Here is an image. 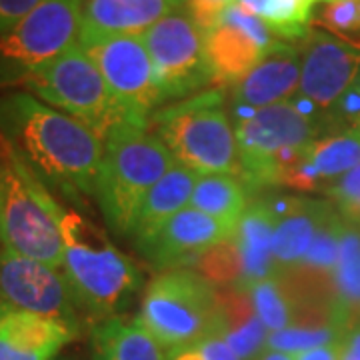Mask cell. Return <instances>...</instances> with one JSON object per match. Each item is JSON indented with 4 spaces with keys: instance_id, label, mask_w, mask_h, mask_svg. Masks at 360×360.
Masks as SVG:
<instances>
[{
    "instance_id": "40",
    "label": "cell",
    "mask_w": 360,
    "mask_h": 360,
    "mask_svg": "<svg viewBox=\"0 0 360 360\" xmlns=\"http://www.w3.org/2000/svg\"><path fill=\"white\" fill-rule=\"evenodd\" d=\"M354 86H356V89H359V92H360V72H359V77H356V80H354ZM360 129V127H359Z\"/></svg>"
},
{
    "instance_id": "20",
    "label": "cell",
    "mask_w": 360,
    "mask_h": 360,
    "mask_svg": "<svg viewBox=\"0 0 360 360\" xmlns=\"http://www.w3.org/2000/svg\"><path fill=\"white\" fill-rule=\"evenodd\" d=\"M274 226H276V214L272 212L266 198L255 200L246 206L234 234L243 262L238 288L245 292H250V288L260 281L274 276V257H272Z\"/></svg>"
},
{
    "instance_id": "14",
    "label": "cell",
    "mask_w": 360,
    "mask_h": 360,
    "mask_svg": "<svg viewBox=\"0 0 360 360\" xmlns=\"http://www.w3.org/2000/svg\"><path fill=\"white\" fill-rule=\"evenodd\" d=\"M326 122L302 112L295 101L272 104L234 122L238 146V170L252 167L283 148L319 141L328 132ZM238 174V172H236Z\"/></svg>"
},
{
    "instance_id": "29",
    "label": "cell",
    "mask_w": 360,
    "mask_h": 360,
    "mask_svg": "<svg viewBox=\"0 0 360 360\" xmlns=\"http://www.w3.org/2000/svg\"><path fill=\"white\" fill-rule=\"evenodd\" d=\"M258 319L269 333L284 330L295 321V298L278 276H270L250 288Z\"/></svg>"
},
{
    "instance_id": "23",
    "label": "cell",
    "mask_w": 360,
    "mask_h": 360,
    "mask_svg": "<svg viewBox=\"0 0 360 360\" xmlns=\"http://www.w3.org/2000/svg\"><path fill=\"white\" fill-rule=\"evenodd\" d=\"M92 360H167L162 347L139 319L110 316L92 328Z\"/></svg>"
},
{
    "instance_id": "31",
    "label": "cell",
    "mask_w": 360,
    "mask_h": 360,
    "mask_svg": "<svg viewBox=\"0 0 360 360\" xmlns=\"http://www.w3.org/2000/svg\"><path fill=\"white\" fill-rule=\"evenodd\" d=\"M314 22L336 37L360 32V0H333L322 6Z\"/></svg>"
},
{
    "instance_id": "7",
    "label": "cell",
    "mask_w": 360,
    "mask_h": 360,
    "mask_svg": "<svg viewBox=\"0 0 360 360\" xmlns=\"http://www.w3.org/2000/svg\"><path fill=\"white\" fill-rule=\"evenodd\" d=\"M20 82L32 96L77 118L104 142L118 124L127 122L103 72L80 44L26 75Z\"/></svg>"
},
{
    "instance_id": "19",
    "label": "cell",
    "mask_w": 360,
    "mask_h": 360,
    "mask_svg": "<svg viewBox=\"0 0 360 360\" xmlns=\"http://www.w3.org/2000/svg\"><path fill=\"white\" fill-rule=\"evenodd\" d=\"M300 86V51L278 42L269 56L236 84L234 115L236 122L272 104L284 103Z\"/></svg>"
},
{
    "instance_id": "11",
    "label": "cell",
    "mask_w": 360,
    "mask_h": 360,
    "mask_svg": "<svg viewBox=\"0 0 360 360\" xmlns=\"http://www.w3.org/2000/svg\"><path fill=\"white\" fill-rule=\"evenodd\" d=\"M0 307L49 316L77 328V300L65 272L0 245Z\"/></svg>"
},
{
    "instance_id": "12",
    "label": "cell",
    "mask_w": 360,
    "mask_h": 360,
    "mask_svg": "<svg viewBox=\"0 0 360 360\" xmlns=\"http://www.w3.org/2000/svg\"><path fill=\"white\" fill-rule=\"evenodd\" d=\"M278 42L262 20L234 2L205 30L206 60L212 78L224 84H240Z\"/></svg>"
},
{
    "instance_id": "10",
    "label": "cell",
    "mask_w": 360,
    "mask_h": 360,
    "mask_svg": "<svg viewBox=\"0 0 360 360\" xmlns=\"http://www.w3.org/2000/svg\"><path fill=\"white\" fill-rule=\"evenodd\" d=\"M103 72L124 120L148 129L150 112L160 104L155 66L142 34L115 37L82 46Z\"/></svg>"
},
{
    "instance_id": "9",
    "label": "cell",
    "mask_w": 360,
    "mask_h": 360,
    "mask_svg": "<svg viewBox=\"0 0 360 360\" xmlns=\"http://www.w3.org/2000/svg\"><path fill=\"white\" fill-rule=\"evenodd\" d=\"M80 30V0H42L11 32L0 37V63L14 68L22 80L77 46Z\"/></svg>"
},
{
    "instance_id": "32",
    "label": "cell",
    "mask_w": 360,
    "mask_h": 360,
    "mask_svg": "<svg viewBox=\"0 0 360 360\" xmlns=\"http://www.w3.org/2000/svg\"><path fill=\"white\" fill-rule=\"evenodd\" d=\"M326 193L330 194L342 219L360 224V165L328 184Z\"/></svg>"
},
{
    "instance_id": "34",
    "label": "cell",
    "mask_w": 360,
    "mask_h": 360,
    "mask_svg": "<svg viewBox=\"0 0 360 360\" xmlns=\"http://www.w3.org/2000/svg\"><path fill=\"white\" fill-rule=\"evenodd\" d=\"M231 4H234V0H186V11L196 25L208 30Z\"/></svg>"
},
{
    "instance_id": "26",
    "label": "cell",
    "mask_w": 360,
    "mask_h": 360,
    "mask_svg": "<svg viewBox=\"0 0 360 360\" xmlns=\"http://www.w3.org/2000/svg\"><path fill=\"white\" fill-rule=\"evenodd\" d=\"M335 290L338 307L348 324L360 322V224L348 222L342 232L340 255L335 270Z\"/></svg>"
},
{
    "instance_id": "6",
    "label": "cell",
    "mask_w": 360,
    "mask_h": 360,
    "mask_svg": "<svg viewBox=\"0 0 360 360\" xmlns=\"http://www.w3.org/2000/svg\"><path fill=\"white\" fill-rule=\"evenodd\" d=\"M136 319L162 348L188 347L217 335L219 292L198 272L167 270L148 284Z\"/></svg>"
},
{
    "instance_id": "18",
    "label": "cell",
    "mask_w": 360,
    "mask_h": 360,
    "mask_svg": "<svg viewBox=\"0 0 360 360\" xmlns=\"http://www.w3.org/2000/svg\"><path fill=\"white\" fill-rule=\"evenodd\" d=\"M266 202L276 214L272 257L274 276H281L300 264L333 205L304 196H269Z\"/></svg>"
},
{
    "instance_id": "8",
    "label": "cell",
    "mask_w": 360,
    "mask_h": 360,
    "mask_svg": "<svg viewBox=\"0 0 360 360\" xmlns=\"http://www.w3.org/2000/svg\"><path fill=\"white\" fill-rule=\"evenodd\" d=\"M142 37L153 58L160 103L184 98L214 80L206 60L205 30L188 11L168 14Z\"/></svg>"
},
{
    "instance_id": "30",
    "label": "cell",
    "mask_w": 360,
    "mask_h": 360,
    "mask_svg": "<svg viewBox=\"0 0 360 360\" xmlns=\"http://www.w3.org/2000/svg\"><path fill=\"white\" fill-rule=\"evenodd\" d=\"M196 272L205 276L214 288L238 286L240 274H243V262H240L236 238L232 236L231 240L208 250L205 257L196 262Z\"/></svg>"
},
{
    "instance_id": "24",
    "label": "cell",
    "mask_w": 360,
    "mask_h": 360,
    "mask_svg": "<svg viewBox=\"0 0 360 360\" xmlns=\"http://www.w3.org/2000/svg\"><path fill=\"white\" fill-rule=\"evenodd\" d=\"M246 188L234 174H206L198 176L191 208H196L212 219L238 226L246 210Z\"/></svg>"
},
{
    "instance_id": "41",
    "label": "cell",
    "mask_w": 360,
    "mask_h": 360,
    "mask_svg": "<svg viewBox=\"0 0 360 360\" xmlns=\"http://www.w3.org/2000/svg\"><path fill=\"white\" fill-rule=\"evenodd\" d=\"M316 2H333V0H312V4H316Z\"/></svg>"
},
{
    "instance_id": "21",
    "label": "cell",
    "mask_w": 360,
    "mask_h": 360,
    "mask_svg": "<svg viewBox=\"0 0 360 360\" xmlns=\"http://www.w3.org/2000/svg\"><path fill=\"white\" fill-rule=\"evenodd\" d=\"M219 324L217 335L236 352L240 360H257L266 350L269 330L258 319L250 292L238 286L217 288Z\"/></svg>"
},
{
    "instance_id": "27",
    "label": "cell",
    "mask_w": 360,
    "mask_h": 360,
    "mask_svg": "<svg viewBox=\"0 0 360 360\" xmlns=\"http://www.w3.org/2000/svg\"><path fill=\"white\" fill-rule=\"evenodd\" d=\"M310 165L321 182H335L348 170L360 165V129H350L340 134L322 136L312 142Z\"/></svg>"
},
{
    "instance_id": "25",
    "label": "cell",
    "mask_w": 360,
    "mask_h": 360,
    "mask_svg": "<svg viewBox=\"0 0 360 360\" xmlns=\"http://www.w3.org/2000/svg\"><path fill=\"white\" fill-rule=\"evenodd\" d=\"M262 20L276 39L302 40L312 20V0H234Z\"/></svg>"
},
{
    "instance_id": "3",
    "label": "cell",
    "mask_w": 360,
    "mask_h": 360,
    "mask_svg": "<svg viewBox=\"0 0 360 360\" xmlns=\"http://www.w3.org/2000/svg\"><path fill=\"white\" fill-rule=\"evenodd\" d=\"M176 167L165 142L144 127L118 124L104 142L96 198L108 226L132 234L142 200L162 176Z\"/></svg>"
},
{
    "instance_id": "17",
    "label": "cell",
    "mask_w": 360,
    "mask_h": 360,
    "mask_svg": "<svg viewBox=\"0 0 360 360\" xmlns=\"http://www.w3.org/2000/svg\"><path fill=\"white\" fill-rule=\"evenodd\" d=\"M77 335L65 322L0 307V360H54Z\"/></svg>"
},
{
    "instance_id": "16",
    "label": "cell",
    "mask_w": 360,
    "mask_h": 360,
    "mask_svg": "<svg viewBox=\"0 0 360 360\" xmlns=\"http://www.w3.org/2000/svg\"><path fill=\"white\" fill-rule=\"evenodd\" d=\"M184 4L186 0H84L78 44L144 34Z\"/></svg>"
},
{
    "instance_id": "1",
    "label": "cell",
    "mask_w": 360,
    "mask_h": 360,
    "mask_svg": "<svg viewBox=\"0 0 360 360\" xmlns=\"http://www.w3.org/2000/svg\"><path fill=\"white\" fill-rule=\"evenodd\" d=\"M0 134L44 184L70 198L96 196L104 141L28 92L0 96Z\"/></svg>"
},
{
    "instance_id": "15",
    "label": "cell",
    "mask_w": 360,
    "mask_h": 360,
    "mask_svg": "<svg viewBox=\"0 0 360 360\" xmlns=\"http://www.w3.org/2000/svg\"><path fill=\"white\" fill-rule=\"evenodd\" d=\"M238 226L212 219L196 208H184L174 214L141 250L155 269L174 270L196 264L214 246L231 240Z\"/></svg>"
},
{
    "instance_id": "28",
    "label": "cell",
    "mask_w": 360,
    "mask_h": 360,
    "mask_svg": "<svg viewBox=\"0 0 360 360\" xmlns=\"http://www.w3.org/2000/svg\"><path fill=\"white\" fill-rule=\"evenodd\" d=\"M347 330L338 324H321V322H295L284 330L269 333L266 350H278L295 356L310 348L326 347L340 342Z\"/></svg>"
},
{
    "instance_id": "36",
    "label": "cell",
    "mask_w": 360,
    "mask_h": 360,
    "mask_svg": "<svg viewBox=\"0 0 360 360\" xmlns=\"http://www.w3.org/2000/svg\"><path fill=\"white\" fill-rule=\"evenodd\" d=\"M340 360H360V322L350 326L340 340Z\"/></svg>"
},
{
    "instance_id": "22",
    "label": "cell",
    "mask_w": 360,
    "mask_h": 360,
    "mask_svg": "<svg viewBox=\"0 0 360 360\" xmlns=\"http://www.w3.org/2000/svg\"><path fill=\"white\" fill-rule=\"evenodd\" d=\"M196 180L198 174L176 165L150 188V193L142 200L132 226V238L136 248L146 245L174 214L191 206Z\"/></svg>"
},
{
    "instance_id": "5",
    "label": "cell",
    "mask_w": 360,
    "mask_h": 360,
    "mask_svg": "<svg viewBox=\"0 0 360 360\" xmlns=\"http://www.w3.org/2000/svg\"><path fill=\"white\" fill-rule=\"evenodd\" d=\"M155 134L176 165L198 176L238 172V146L219 90L174 104L150 116Z\"/></svg>"
},
{
    "instance_id": "2",
    "label": "cell",
    "mask_w": 360,
    "mask_h": 360,
    "mask_svg": "<svg viewBox=\"0 0 360 360\" xmlns=\"http://www.w3.org/2000/svg\"><path fill=\"white\" fill-rule=\"evenodd\" d=\"M58 222L65 243L63 272L77 304L98 322L116 316L142 286L141 272L103 229L75 208L58 206Z\"/></svg>"
},
{
    "instance_id": "39",
    "label": "cell",
    "mask_w": 360,
    "mask_h": 360,
    "mask_svg": "<svg viewBox=\"0 0 360 360\" xmlns=\"http://www.w3.org/2000/svg\"><path fill=\"white\" fill-rule=\"evenodd\" d=\"M0 202H2V162H0Z\"/></svg>"
},
{
    "instance_id": "4",
    "label": "cell",
    "mask_w": 360,
    "mask_h": 360,
    "mask_svg": "<svg viewBox=\"0 0 360 360\" xmlns=\"http://www.w3.org/2000/svg\"><path fill=\"white\" fill-rule=\"evenodd\" d=\"M58 206L46 184L8 148L2 160L0 243L22 257L63 270L65 243Z\"/></svg>"
},
{
    "instance_id": "37",
    "label": "cell",
    "mask_w": 360,
    "mask_h": 360,
    "mask_svg": "<svg viewBox=\"0 0 360 360\" xmlns=\"http://www.w3.org/2000/svg\"><path fill=\"white\" fill-rule=\"evenodd\" d=\"M295 360H340V342L298 352L295 354Z\"/></svg>"
},
{
    "instance_id": "13",
    "label": "cell",
    "mask_w": 360,
    "mask_h": 360,
    "mask_svg": "<svg viewBox=\"0 0 360 360\" xmlns=\"http://www.w3.org/2000/svg\"><path fill=\"white\" fill-rule=\"evenodd\" d=\"M360 72V44L322 30H310L300 46L298 96L330 110Z\"/></svg>"
},
{
    "instance_id": "35",
    "label": "cell",
    "mask_w": 360,
    "mask_h": 360,
    "mask_svg": "<svg viewBox=\"0 0 360 360\" xmlns=\"http://www.w3.org/2000/svg\"><path fill=\"white\" fill-rule=\"evenodd\" d=\"M42 0H0V37L11 32Z\"/></svg>"
},
{
    "instance_id": "33",
    "label": "cell",
    "mask_w": 360,
    "mask_h": 360,
    "mask_svg": "<svg viewBox=\"0 0 360 360\" xmlns=\"http://www.w3.org/2000/svg\"><path fill=\"white\" fill-rule=\"evenodd\" d=\"M167 360H240L220 336H208L188 347L170 350Z\"/></svg>"
},
{
    "instance_id": "38",
    "label": "cell",
    "mask_w": 360,
    "mask_h": 360,
    "mask_svg": "<svg viewBox=\"0 0 360 360\" xmlns=\"http://www.w3.org/2000/svg\"><path fill=\"white\" fill-rule=\"evenodd\" d=\"M257 360H295V356L284 354V352H278V350H264Z\"/></svg>"
}]
</instances>
